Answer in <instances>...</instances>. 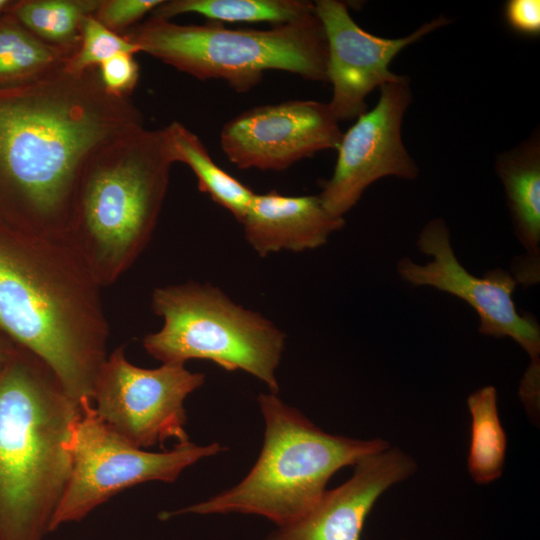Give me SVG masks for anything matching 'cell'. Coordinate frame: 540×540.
<instances>
[{
  "label": "cell",
  "instance_id": "obj_1",
  "mask_svg": "<svg viewBox=\"0 0 540 540\" xmlns=\"http://www.w3.org/2000/svg\"><path fill=\"white\" fill-rule=\"evenodd\" d=\"M143 127L140 109L109 94L97 68L0 86V223L66 241L89 159Z\"/></svg>",
  "mask_w": 540,
  "mask_h": 540
},
{
  "label": "cell",
  "instance_id": "obj_2",
  "mask_svg": "<svg viewBox=\"0 0 540 540\" xmlns=\"http://www.w3.org/2000/svg\"><path fill=\"white\" fill-rule=\"evenodd\" d=\"M101 289L66 241L0 223V335L40 358L79 403L91 400L108 356Z\"/></svg>",
  "mask_w": 540,
  "mask_h": 540
},
{
  "label": "cell",
  "instance_id": "obj_3",
  "mask_svg": "<svg viewBox=\"0 0 540 540\" xmlns=\"http://www.w3.org/2000/svg\"><path fill=\"white\" fill-rule=\"evenodd\" d=\"M80 403L21 347L0 367V540H44L71 472Z\"/></svg>",
  "mask_w": 540,
  "mask_h": 540
},
{
  "label": "cell",
  "instance_id": "obj_4",
  "mask_svg": "<svg viewBox=\"0 0 540 540\" xmlns=\"http://www.w3.org/2000/svg\"><path fill=\"white\" fill-rule=\"evenodd\" d=\"M173 163L162 129L145 127L102 146L87 162L66 242L102 288L115 283L149 243Z\"/></svg>",
  "mask_w": 540,
  "mask_h": 540
},
{
  "label": "cell",
  "instance_id": "obj_5",
  "mask_svg": "<svg viewBox=\"0 0 540 540\" xmlns=\"http://www.w3.org/2000/svg\"><path fill=\"white\" fill-rule=\"evenodd\" d=\"M257 401L265 433L259 457L248 474L205 501L162 512V520L182 514L241 513L263 516L283 527L318 503L337 471L390 446L380 438L327 433L278 394L261 393Z\"/></svg>",
  "mask_w": 540,
  "mask_h": 540
},
{
  "label": "cell",
  "instance_id": "obj_6",
  "mask_svg": "<svg viewBox=\"0 0 540 540\" xmlns=\"http://www.w3.org/2000/svg\"><path fill=\"white\" fill-rule=\"evenodd\" d=\"M123 36L140 52L179 71L201 80L222 79L241 93L268 70L328 82L327 41L316 12L268 29L228 28L217 22L183 25L151 16Z\"/></svg>",
  "mask_w": 540,
  "mask_h": 540
},
{
  "label": "cell",
  "instance_id": "obj_7",
  "mask_svg": "<svg viewBox=\"0 0 540 540\" xmlns=\"http://www.w3.org/2000/svg\"><path fill=\"white\" fill-rule=\"evenodd\" d=\"M151 307L163 321L142 340L151 357L161 363L208 360L227 371L242 370L278 394L286 334L268 318L195 281L157 287Z\"/></svg>",
  "mask_w": 540,
  "mask_h": 540
},
{
  "label": "cell",
  "instance_id": "obj_8",
  "mask_svg": "<svg viewBox=\"0 0 540 540\" xmlns=\"http://www.w3.org/2000/svg\"><path fill=\"white\" fill-rule=\"evenodd\" d=\"M81 415L69 442L71 472L50 524V532L87 517L119 492L149 481L175 482L196 462L226 450L218 442L178 443L151 452L137 447L111 429L90 399L80 401Z\"/></svg>",
  "mask_w": 540,
  "mask_h": 540
},
{
  "label": "cell",
  "instance_id": "obj_9",
  "mask_svg": "<svg viewBox=\"0 0 540 540\" xmlns=\"http://www.w3.org/2000/svg\"><path fill=\"white\" fill-rule=\"evenodd\" d=\"M205 381L182 363H161L147 369L130 363L125 347L108 354L91 397L98 416L133 445L147 449L189 442L185 399Z\"/></svg>",
  "mask_w": 540,
  "mask_h": 540
},
{
  "label": "cell",
  "instance_id": "obj_10",
  "mask_svg": "<svg viewBox=\"0 0 540 540\" xmlns=\"http://www.w3.org/2000/svg\"><path fill=\"white\" fill-rule=\"evenodd\" d=\"M418 250L431 258L425 264L409 257L396 265L399 277L412 286H427L465 301L478 315L479 333L494 338L513 339L539 361L540 326L530 314L521 315L513 300L517 281L510 271L488 270L477 277L462 266L452 243L450 230L441 218L428 221L416 240Z\"/></svg>",
  "mask_w": 540,
  "mask_h": 540
},
{
  "label": "cell",
  "instance_id": "obj_11",
  "mask_svg": "<svg viewBox=\"0 0 540 540\" xmlns=\"http://www.w3.org/2000/svg\"><path fill=\"white\" fill-rule=\"evenodd\" d=\"M378 103L342 135L332 176L318 194L328 212L343 217L375 181L414 180L419 168L402 141V121L411 103L409 78L383 84Z\"/></svg>",
  "mask_w": 540,
  "mask_h": 540
},
{
  "label": "cell",
  "instance_id": "obj_12",
  "mask_svg": "<svg viewBox=\"0 0 540 540\" xmlns=\"http://www.w3.org/2000/svg\"><path fill=\"white\" fill-rule=\"evenodd\" d=\"M328 103L289 100L245 110L220 132L221 149L240 169L282 171L317 152L337 149L342 131Z\"/></svg>",
  "mask_w": 540,
  "mask_h": 540
},
{
  "label": "cell",
  "instance_id": "obj_13",
  "mask_svg": "<svg viewBox=\"0 0 540 540\" xmlns=\"http://www.w3.org/2000/svg\"><path fill=\"white\" fill-rule=\"evenodd\" d=\"M314 6L327 41V78L333 88L328 105L338 121L358 118L367 111L368 94L403 77L389 70L401 50L450 23L441 15L406 37L390 39L363 30L344 2L318 0Z\"/></svg>",
  "mask_w": 540,
  "mask_h": 540
},
{
  "label": "cell",
  "instance_id": "obj_14",
  "mask_svg": "<svg viewBox=\"0 0 540 540\" xmlns=\"http://www.w3.org/2000/svg\"><path fill=\"white\" fill-rule=\"evenodd\" d=\"M415 460L396 447L369 454L354 465L352 476L326 490L299 520L277 527L264 540H360L378 498L416 471Z\"/></svg>",
  "mask_w": 540,
  "mask_h": 540
},
{
  "label": "cell",
  "instance_id": "obj_15",
  "mask_svg": "<svg viewBox=\"0 0 540 540\" xmlns=\"http://www.w3.org/2000/svg\"><path fill=\"white\" fill-rule=\"evenodd\" d=\"M240 223L248 244L265 257L321 247L345 220L328 212L318 195L286 196L273 190L255 193Z\"/></svg>",
  "mask_w": 540,
  "mask_h": 540
},
{
  "label": "cell",
  "instance_id": "obj_16",
  "mask_svg": "<svg viewBox=\"0 0 540 540\" xmlns=\"http://www.w3.org/2000/svg\"><path fill=\"white\" fill-rule=\"evenodd\" d=\"M514 233L526 255L510 270L517 283L535 285L540 279V134L534 131L517 146L495 158Z\"/></svg>",
  "mask_w": 540,
  "mask_h": 540
},
{
  "label": "cell",
  "instance_id": "obj_17",
  "mask_svg": "<svg viewBox=\"0 0 540 540\" xmlns=\"http://www.w3.org/2000/svg\"><path fill=\"white\" fill-rule=\"evenodd\" d=\"M173 162L185 163L193 171L200 191L228 210L237 221L244 217L254 192L220 168L200 138L180 122L162 129Z\"/></svg>",
  "mask_w": 540,
  "mask_h": 540
},
{
  "label": "cell",
  "instance_id": "obj_18",
  "mask_svg": "<svg viewBox=\"0 0 540 540\" xmlns=\"http://www.w3.org/2000/svg\"><path fill=\"white\" fill-rule=\"evenodd\" d=\"M186 13L217 23L267 22L275 26L304 19L315 13V6L305 0H162L151 16L170 20Z\"/></svg>",
  "mask_w": 540,
  "mask_h": 540
},
{
  "label": "cell",
  "instance_id": "obj_19",
  "mask_svg": "<svg viewBox=\"0 0 540 540\" xmlns=\"http://www.w3.org/2000/svg\"><path fill=\"white\" fill-rule=\"evenodd\" d=\"M74 53L45 43L11 13L0 16V86L40 78L64 67Z\"/></svg>",
  "mask_w": 540,
  "mask_h": 540
},
{
  "label": "cell",
  "instance_id": "obj_20",
  "mask_svg": "<svg viewBox=\"0 0 540 540\" xmlns=\"http://www.w3.org/2000/svg\"><path fill=\"white\" fill-rule=\"evenodd\" d=\"M467 406L471 417L468 470L476 483L486 485L502 475L506 457L507 438L499 418L497 390L489 385L474 391Z\"/></svg>",
  "mask_w": 540,
  "mask_h": 540
},
{
  "label": "cell",
  "instance_id": "obj_21",
  "mask_svg": "<svg viewBox=\"0 0 540 540\" xmlns=\"http://www.w3.org/2000/svg\"><path fill=\"white\" fill-rule=\"evenodd\" d=\"M100 0H15L11 13L45 43L75 52L83 20Z\"/></svg>",
  "mask_w": 540,
  "mask_h": 540
},
{
  "label": "cell",
  "instance_id": "obj_22",
  "mask_svg": "<svg viewBox=\"0 0 540 540\" xmlns=\"http://www.w3.org/2000/svg\"><path fill=\"white\" fill-rule=\"evenodd\" d=\"M140 52L123 35L117 34L102 25L94 15L87 16L80 29V42L77 50L67 61L65 68L81 73L98 68L101 63L119 53Z\"/></svg>",
  "mask_w": 540,
  "mask_h": 540
},
{
  "label": "cell",
  "instance_id": "obj_23",
  "mask_svg": "<svg viewBox=\"0 0 540 540\" xmlns=\"http://www.w3.org/2000/svg\"><path fill=\"white\" fill-rule=\"evenodd\" d=\"M161 2L162 0H100L93 15L106 28L123 35Z\"/></svg>",
  "mask_w": 540,
  "mask_h": 540
},
{
  "label": "cell",
  "instance_id": "obj_24",
  "mask_svg": "<svg viewBox=\"0 0 540 540\" xmlns=\"http://www.w3.org/2000/svg\"><path fill=\"white\" fill-rule=\"evenodd\" d=\"M132 53H119L99 65L104 89L111 95L130 97L139 80V65Z\"/></svg>",
  "mask_w": 540,
  "mask_h": 540
},
{
  "label": "cell",
  "instance_id": "obj_25",
  "mask_svg": "<svg viewBox=\"0 0 540 540\" xmlns=\"http://www.w3.org/2000/svg\"><path fill=\"white\" fill-rule=\"evenodd\" d=\"M504 16L510 28L526 36L540 34V1L509 0L505 4Z\"/></svg>",
  "mask_w": 540,
  "mask_h": 540
},
{
  "label": "cell",
  "instance_id": "obj_26",
  "mask_svg": "<svg viewBox=\"0 0 540 540\" xmlns=\"http://www.w3.org/2000/svg\"><path fill=\"white\" fill-rule=\"evenodd\" d=\"M539 361H531L520 385V396L525 405L535 410L539 398Z\"/></svg>",
  "mask_w": 540,
  "mask_h": 540
},
{
  "label": "cell",
  "instance_id": "obj_27",
  "mask_svg": "<svg viewBox=\"0 0 540 540\" xmlns=\"http://www.w3.org/2000/svg\"><path fill=\"white\" fill-rule=\"evenodd\" d=\"M17 346L0 335V367L13 355Z\"/></svg>",
  "mask_w": 540,
  "mask_h": 540
},
{
  "label": "cell",
  "instance_id": "obj_28",
  "mask_svg": "<svg viewBox=\"0 0 540 540\" xmlns=\"http://www.w3.org/2000/svg\"><path fill=\"white\" fill-rule=\"evenodd\" d=\"M15 3V0H0V16L8 13Z\"/></svg>",
  "mask_w": 540,
  "mask_h": 540
}]
</instances>
